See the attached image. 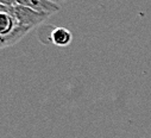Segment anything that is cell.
I'll return each mask as SVG.
<instances>
[{"label": "cell", "instance_id": "obj_5", "mask_svg": "<svg viewBox=\"0 0 151 138\" xmlns=\"http://www.w3.org/2000/svg\"><path fill=\"white\" fill-rule=\"evenodd\" d=\"M73 34L65 27H56L51 32V42L57 47H67L71 43Z\"/></svg>", "mask_w": 151, "mask_h": 138}, {"label": "cell", "instance_id": "obj_4", "mask_svg": "<svg viewBox=\"0 0 151 138\" xmlns=\"http://www.w3.org/2000/svg\"><path fill=\"white\" fill-rule=\"evenodd\" d=\"M19 25L13 13L0 12V36H6Z\"/></svg>", "mask_w": 151, "mask_h": 138}, {"label": "cell", "instance_id": "obj_6", "mask_svg": "<svg viewBox=\"0 0 151 138\" xmlns=\"http://www.w3.org/2000/svg\"><path fill=\"white\" fill-rule=\"evenodd\" d=\"M0 5H4V6H16L17 4V0H0Z\"/></svg>", "mask_w": 151, "mask_h": 138}, {"label": "cell", "instance_id": "obj_3", "mask_svg": "<svg viewBox=\"0 0 151 138\" xmlns=\"http://www.w3.org/2000/svg\"><path fill=\"white\" fill-rule=\"evenodd\" d=\"M31 30H32L31 27L19 23V25L12 32H10L9 34H6V36H0V47H1L3 49H5L7 47H11V45L16 44L17 42H19L25 36L26 33H29Z\"/></svg>", "mask_w": 151, "mask_h": 138}, {"label": "cell", "instance_id": "obj_1", "mask_svg": "<svg viewBox=\"0 0 151 138\" xmlns=\"http://www.w3.org/2000/svg\"><path fill=\"white\" fill-rule=\"evenodd\" d=\"M13 14L20 24L26 25L31 29L43 24L51 16V14H48V13L33 11V10H31L29 7H25V6H22V5L13 6Z\"/></svg>", "mask_w": 151, "mask_h": 138}, {"label": "cell", "instance_id": "obj_2", "mask_svg": "<svg viewBox=\"0 0 151 138\" xmlns=\"http://www.w3.org/2000/svg\"><path fill=\"white\" fill-rule=\"evenodd\" d=\"M17 4L48 14H54L60 11V6L52 0H17Z\"/></svg>", "mask_w": 151, "mask_h": 138}]
</instances>
